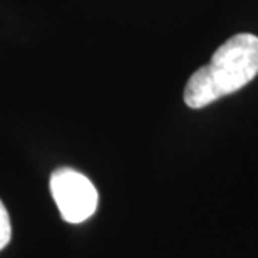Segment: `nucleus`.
Masks as SVG:
<instances>
[{
	"label": "nucleus",
	"mask_w": 258,
	"mask_h": 258,
	"mask_svg": "<svg viewBox=\"0 0 258 258\" xmlns=\"http://www.w3.org/2000/svg\"><path fill=\"white\" fill-rule=\"evenodd\" d=\"M258 76V37L236 34L221 44L211 60L191 74L184 87V102L191 109L233 94Z\"/></svg>",
	"instance_id": "f257e3e1"
},
{
	"label": "nucleus",
	"mask_w": 258,
	"mask_h": 258,
	"mask_svg": "<svg viewBox=\"0 0 258 258\" xmlns=\"http://www.w3.org/2000/svg\"><path fill=\"white\" fill-rule=\"evenodd\" d=\"M10 236H12V225H10L9 211L0 200V250L9 245Z\"/></svg>",
	"instance_id": "7ed1b4c3"
},
{
	"label": "nucleus",
	"mask_w": 258,
	"mask_h": 258,
	"mask_svg": "<svg viewBox=\"0 0 258 258\" xmlns=\"http://www.w3.org/2000/svg\"><path fill=\"white\" fill-rule=\"evenodd\" d=\"M50 193L67 223H82L97 210L96 186L87 176L72 168H59L50 176Z\"/></svg>",
	"instance_id": "f03ea898"
}]
</instances>
